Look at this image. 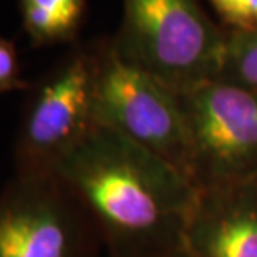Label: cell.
I'll list each match as a JSON object with an SVG mask.
<instances>
[{
    "instance_id": "6da1fadb",
    "label": "cell",
    "mask_w": 257,
    "mask_h": 257,
    "mask_svg": "<svg viewBox=\"0 0 257 257\" xmlns=\"http://www.w3.org/2000/svg\"><path fill=\"white\" fill-rule=\"evenodd\" d=\"M55 174L88 211L106 257L183 252L199 191L165 158L95 126Z\"/></svg>"
},
{
    "instance_id": "7a4b0ae2",
    "label": "cell",
    "mask_w": 257,
    "mask_h": 257,
    "mask_svg": "<svg viewBox=\"0 0 257 257\" xmlns=\"http://www.w3.org/2000/svg\"><path fill=\"white\" fill-rule=\"evenodd\" d=\"M123 19L111 38L126 62L176 93L219 78L226 32L198 0H121Z\"/></svg>"
},
{
    "instance_id": "3957f363",
    "label": "cell",
    "mask_w": 257,
    "mask_h": 257,
    "mask_svg": "<svg viewBox=\"0 0 257 257\" xmlns=\"http://www.w3.org/2000/svg\"><path fill=\"white\" fill-rule=\"evenodd\" d=\"M100 43L70 50L30 85L14 145L15 176L55 174L95 123V83Z\"/></svg>"
},
{
    "instance_id": "277c9868",
    "label": "cell",
    "mask_w": 257,
    "mask_h": 257,
    "mask_svg": "<svg viewBox=\"0 0 257 257\" xmlns=\"http://www.w3.org/2000/svg\"><path fill=\"white\" fill-rule=\"evenodd\" d=\"M198 191L257 179V91L216 78L178 93Z\"/></svg>"
},
{
    "instance_id": "5b68a950",
    "label": "cell",
    "mask_w": 257,
    "mask_h": 257,
    "mask_svg": "<svg viewBox=\"0 0 257 257\" xmlns=\"http://www.w3.org/2000/svg\"><path fill=\"white\" fill-rule=\"evenodd\" d=\"M96 126L116 131L165 158L189 178V146L178 93L100 43L95 83Z\"/></svg>"
},
{
    "instance_id": "8992f818",
    "label": "cell",
    "mask_w": 257,
    "mask_h": 257,
    "mask_svg": "<svg viewBox=\"0 0 257 257\" xmlns=\"http://www.w3.org/2000/svg\"><path fill=\"white\" fill-rule=\"evenodd\" d=\"M0 257H106V250L58 174H14L0 193Z\"/></svg>"
},
{
    "instance_id": "52a82bcc",
    "label": "cell",
    "mask_w": 257,
    "mask_h": 257,
    "mask_svg": "<svg viewBox=\"0 0 257 257\" xmlns=\"http://www.w3.org/2000/svg\"><path fill=\"white\" fill-rule=\"evenodd\" d=\"M183 255L257 257V179L199 191Z\"/></svg>"
},
{
    "instance_id": "ba28073f",
    "label": "cell",
    "mask_w": 257,
    "mask_h": 257,
    "mask_svg": "<svg viewBox=\"0 0 257 257\" xmlns=\"http://www.w3.org/2000/svg\"><path fill=\"white\" fill-rule=\"evenodd\" d=\"M85 10L86 0H20L24 30L35 47L73 42Z\"/></svg>"
},
{
    "instance_id": "9c48e42d",
    "label": "cell",
    "mask_w": 257,
    "mask_h": 257,
    "mask_svg": "<svg viewBox=\"0 0 257 257\" xmlns=\"http://www.w3.org/2000/svg\"><path fill=\"white\" fill-rule=\"evenodd\" d=\"M219 78L257 91V25L226 32Z\"/></svg>"
},
{
    "instance_id": "30bf717a",
    "label": "cell",
    "mask_w": 257,
    "mask_h": 257,
    "mask_svg": "<svg viewBox=\"0 0 257 257\" xmlns=\"http://www.w3.org/2000/svg\"><path fill=\"white\" fill-rule=\"evenodd\" d=\"M229 30H245L257 25V0H211Z\"/></svg>"
},
{
    "instance_id": "8fae6325",
    "label": "cell",
    "mask_w": 257,
    "mask_h": 257,
    "mask_svg": "<svg viewBox=\"0 0 257 257\" xmlns=\"http://www.w3.org/2000/svg\"><path fill=\"white\" fill-rule=\"evenodd\" d=\"M30 83L20 75L19 52L14 42L0 35V95L9 91L29 90Z\"/></svg>"
},
{
    "instance_id": "7c38bea8",
    "label": "cell",
    "mask_w": 257,
    "mask_h": 257,
    "mask_svg": "<svg viewBox=\"0 0 257 257\" xmlns=\"http://www.w3.org/2000/svg\"><path fill=\"white\" fill-rule=\"evenodd\" d=\"M148 257H184L183 252H178V254H158V255H148Z\"/></svg>"
}]
</instances>
